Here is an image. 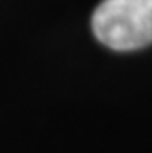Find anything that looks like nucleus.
Instances as JSON below:
<instances>
[{
  "mask_svg": "<svg viewBox=\"0 0 152 153\" xmlns=\"http://www.w3.org/2000/svg\"><path fill=\"white\" fill-rule=\"evenodd\" d=\"M92 31L116 51L152 44V0H103L92 15Z\"/></svg>",
  "mask_w": 152,
  "mask_h": 153,
  "instance_id": "f257e3e1",
  "label": "nucleus"
}]
</instances>
